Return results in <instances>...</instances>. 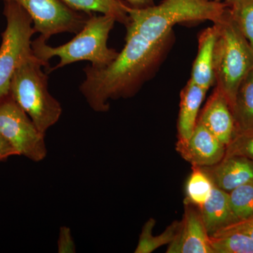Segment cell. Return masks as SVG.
Listing matches in <instances>:
<instances>
[{"instance_id":"cell-1","label":"cell","mask_w":253,"mask_h":253,"mask_svg":"<svg viewBox=\"0 0 253 253\" xmlns=\"http://www.w3.org/2000/svg\"><path fill=\"white\" fill-rule=\"evenodd\" d=\"M126 28V44L114 61L105 68L83 69L85 79L80 91L96 112L109 111L110 100L134 96L157 71L174 42L173 33L156 40L131 26Z\"/></svg>"},{"instance_id":"cell-2","label":"cell","mask_w":253,"mask_h":253,"mask_svg":"<svg viewBox=\"0 0 253 253\" xmlns=\"http://www.w3.org/2000/svg\"><path fill=\"white\" fill-rule=\"evenodd\" d=\"M116 22V18L111 15L91 14L83 29L66 44L54 47L41 37L32 41L33 54L47 66L50 59L59 58V63L49 72L81 61H89L94 68H105L118 54L108 46L109 34Z\"/></svg>"},{"instance_id":"cell-3","label":"cell","mask_w":253,"mask_h":253,"mask_svg":"<svg viewBox=\"0 0 253 253\" xmlns=\"http://www.w3.org/2000/svg\"><path fill=\"white\" fill-rule=\"evenodd\" d=\"M213 24L217 31L214 55L215 87L225 96L231 109L240 84L253 70V50L231 19L227 5L220 21Z\"/></svg>"},{"instance_id":"cell-4","label":"cell","mask_w":253,"mask_h":253,"mask_svg":"<svg viewBox=\"0 0 253 253\" xmlns=\"http://www.w3.org/2000/svg\"><path fill=\"white\" fill-rule=\"evenodd\" d=\"M226 9L224 1L210 0H163L157 6L145 8L126 4L129 21L158 39L172 33L176 24L205 21L217 23Z\"/></svg>"},{"instance_id":"cell-5","label":"cell","mask_w":253,"mask_h":253,"mask_svg":"<svg viewBox=\"0 0 253 253\" xmlns=\"http://www.w3.org/2000/svg\"><path fill=\"white\" fill-rule=\"evenodd\" d=\"M47 65L34 54L23 61L11 79L9 95L42 134L59 121L62 107L48 90Z\"/></svg>"},{"instance_id":"cell-6","label":"cell","mask_w":253,"mask_h":253,"mask_svg":"<svg viewBox=\"0 0 253 253\" xmlns=\"http://www.w3.org/2000/svg\"><path fill=\"white\" fill-rule=\"evenodd\" d=\"M6 27L0 46V101L9 95L11 79L23 61L33 55L32 37L35 34L31 16L14 1H3Z\"/></svg>"},{"instance_id":"cell-7","label":"cell","mask_w":253,"mask_h":253,"mask_svg":"<svg viewBox=\"0 0 253 253\" xmlns=\"http://www.w3.org/2000/svg\"><path fill=\"white\" fill-rule=\"evenodd\" d=\"M0 133L17 156L37 163L45 159V134L10 95L0 101Z\"/></svg>"},{"instance_id":"cell-8","label":"cell","mask_w":253,"mask_h":253,"mask_svg":"<svg viewBox=\"0 0 253 253\" xmlns=\"http://www.w3.org/2000/svg\"><path fill=\"white\" fill-rule=\"evenodd\" d=\"M7 1H16L26 10L33 21L35 31L39 33L40 37L45 41L59 33L77 34L91 15L72 9L61 0Z\"/></svg>"},{"instance_id":"cell-9","label":"cell","mask_w":253,"mask_h":253,"mask_svg":"<svg viewBox=\"0 0 253 253\" xmlns=\"http://www.w3.org/2000/svg\"><path fill=\"white\" fill-rule=\"evenodd\" d=\"M168 253H214L199 208L184 201V213Z\"/></svg>"},{"instance_id":"cell-10","label":"cell","mask_w":253,"mask_h":253,"mask_svg":"<svg viewBox=\"0 0 253 253\" xmlns=\"http://www.w3.org/2000/svg\"><path fill=\"white\" fill-rule=\"evenodd\" d=\"M226 146L198 121L192 134L186 142H177L176 150L192 166L211 167L220 162Z\"/></svg>"},{"instance_id":"cell-11","label":"cell","mask_w":253,"mask_h":253,"mask_svg":"<svg viewBox=\"0 0 253 253\" xmlns=\"http://www.w3.org/2000/svg\"><path fill=\"white\" fill-rule=\"evenodd\" d=\"M198 121L227 146L236 134L235 121L229 102L217 88L205 105Z\"/></svg>"},{"instance_id":"cell-12","label":"cell","mask_w":253,"mask_h":253,"mask_svg":"<svg viewBox=\"0 0 253 253\" xmlns=\"http://www.w3.org/2000/svg\"><path fill=\"white\" fill-rule=\"evenodd\" d=\"M202 168L214 186L227 193L253 182V161L242 156H226L217 164Z\"/></svg>"},{"instance_id":"cell-13","label":"cell","mask_w":253,"mask_h":253,"mask_svg":"<svg viewBox=\"0 0 253 253\" xmlns=\"http://www.w3.org/2000/svg\"><path fill=\"white\" fill-rule=\"evenodd\" d=\"M217 37V28L214 24L199 35L198 54L193 64L190 78L195 84L207 91L215 83L214 55Z\"/></svg>"},{"instance_id":"cell-14","label":"cell","mask_w":253,"mask_h":253,"mask_svg":"<svg viewBox=\"0 0 253 253\" xmlns=\"http://www.w3.org/2000/svg\"><path fill=\"white\" fill-rule=\"evenodd\" d=\"M207 91L191 80L181 90L177 122V142H186L192 134L197 124L200 108Z\"/></svg>"},{"instance_id":"cell-15","label":"cell","mask_w":253,"mask_h":253,"mask_svg":"<svg viewBox=\"0 0 253 253\" xmlns=\"http://www.w3.org/2000/svg\"><path fill=\"white\" fill-rule=\"evenodd\" d=\"M199 210L210 236L236 222L229 204V194L217 186H214L209 199Z\"/></svg>"},{"instance_id":"cell-16","label":"cell","mask_w":253,"mask_h":253,"mask_svg":"<svg viewBox=\"0 0 253 253\" xmlns=\"http://www.w3.org/2000/svg\"><path fill=\"white\" fill-rule=\"evenodd\" d=\"M236 134L253 131V70L244 78L231 107Z\"/></svg>"},{"instance_id":"cell-17","label":"cell","mask_w":253,"mask_h":253,"mask_svg":"<svg viewBox=\"0 0 253 253\" xmlns=\"http://www.w3.org/2000/svg\"><path fill=\"white\" fill-rule=\"evenodd\" d=\"M76 11L86 14L101 13L111 15L116 21L126 26L129 16L126 9V2L121 0H61Z\"/></svg>"},{"instance_id":"cell-18","label":"cell","mask_w":253,"mask_h":253,"mask_svg":"<svg viewBox=\"0 0 253 253\" xmlns=\"http://www.w3.org/2000/svg\"><path fill=\"white\" fill-rule=\"evenodd\" d=\"M156 223V220L152 217L146 221L141 229L139 241L134 250V253H151L163 246L172 243L179 229L180 221H173L162 234L158 236H154L153 233Z\"/></svg>"},{"instance_id":"cell-19","label":"cell","mask_w":253,"mask_h":253,"mask_svg":"<svg viewBox=\"0 0 253 253\" xmlns=\"http://www.w3.org/2000/svg\"><path fill=\"white\" fill-rule=\"evenodd\" d=\"M214 186L212 179L202 168L192 166V172L186 183L184 201L201 208L209 199Z\"/></svg>"},{"instance_id":"cell-20","label":"cell","mask_w":253,"mask_h":253,"mask_svg":"<svg viewBox=\"0 0 253 253\" xmlns=\"http://www.w3.org/2000/svg\"><path fill=\"white\" fill-rule=\"evenodd\" d=\"M214 253H253V239L242 233L219 232L210 236Z\"/></svg>"},{"instance_id":"cell-21","label":"cell","mask_w":253,"mask_h":253,"mask_svg":"<svg viewBox=\"0 0 253 253\" xmlns=\"http://www.w3.org/2000/svg\"><path fill=\"white\" fill-rule=\"evenodd\" d=\"M231 19L239 28L253 50V0H227Z\"/></svg>"},{"instance_id":"cell-22","label":"cell","mask_w":253,"mask_h":253,"mask_svg":"<svg viewBox=\"0 0 253 253\" xmlns=\"http://www.w3.org/2000/svg\"><path fill=\"white\" fill-rule=\"evenodd\" d=\"M229 194V204L236 221L253 215V182L236 188Z\"/></svg>"},{"instance_id":"cell-23","label":"cell","mask_w":253,"mask_h":253,"mask_svg":"<svg viewBox=\"0 0 253 253\" xmlns=\"http://www.w3.org/2000/svg\"><path fill=\"white\" fill-rule=\"evenodd\" d=\"M242 156L253 161V131L237 134L226 146V156Z\"/></svg>"},{"instance_id":"cell-24","label":"cell","mask_w":253,"mask_h":253,"mask_svg":"<svg viewBox=\"0 0 253 253\" xmlns=\"http://www.w3.org/2000/svg\"><path fill=\"white\" fill-rule=\"evenodd\" d=\"M57 250L59 253L76 252V244H75L71 229L68 226H63L60 228Z\"/></svg>"},{"instance_id":"cell-25","label":"cell","mask_w":253,"mask_h":253,"mask_svg":"<svg viewBox=\"0 0 253 253\" xmlns=\"http://www.w3.org/2000/svg\"><path fill=\"white\" fill-rule=\"evenodd\" d=\"M229 231L242 233V234L251 236L253 239V215L248 218V219H244V220L233 223L230 225L217 231V233L229 232Z\"/></svg>"},{"instance_id":"cell-26","label":"cell","mask_w":253,"mask_h":253,"mask_svg":"<svg viewBox=\"0 0 253 253\" xmlns=\"http://www.w3.org/2000/svg\"><path fill=\"white\" fill-rule=\"evenodd\" d=\"M13 156H17V154L0 133V160L4 161Z\"/></svg>"},{"instance_id":"cell-27","label":"cell","mask_w":253,"mask_h":253,"mask_svg":"<svg viewBox=\"0 0 253 253\" xmlns=\"http://www.w3.org/2000/svg\"><path fill=\"white\" fill-rule=\"evenodd\" d=\"M129 6L135 8H145L154 6V0H126Z\"/></svg>"},{"instance_id":"cell-28","label":"cell","mask_w":253,"mask_h":253,"mask_svg":"<svg viewBox=\"0 0 253 253\" xmlns=\"http://www.w3.org/2000/svg\"><path fill=\"white\" fill-rule=\"evenodd\" d=\"M210 1H226L227 0H210Z\"/></svg>"},{"instance_id":"cell-29","label":"cell","mask_w":253,"mask_h":253,"mask_svg":"<svg viewBox=\"0 0 253 253\" xmlns=\"http://www.w3.org/2000/svg\"><path fill=\"white\" fill-rule=\"evenodd\" d=\"M1 162H2V161H1V160H0V163H1Z\"/></svg>"}]
</instances>
